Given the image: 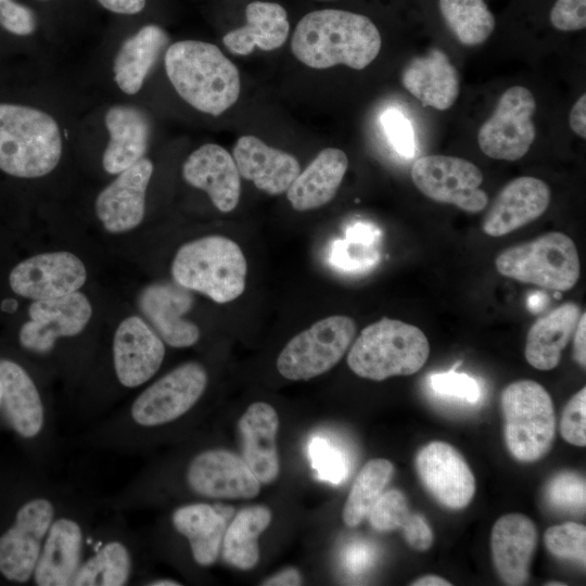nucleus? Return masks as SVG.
I'll return each instance as SVG.
<instances>
[{
  "mask_svg": "<svg viewBox=\"0 0 586 586\" xmlns=\"http://www.w3.org/2000/svg\"><path fill=\"white\" fill-rule=\"evenodd\" d=\"M301 573L294 568L284 569L277 574L268 577L262 583L267 586H297L303 582Z\"/></svg>",
  "mask_w": 586,
  "mask_h": 586,
  "instance_id": "obj_52",
  "label": "nucleus"
},
{
  "mask_svg": "<svg viewBox=\"0 0 586 586\" xmlns=\"http://www.w3.org/2000/svg\"><path fill=\"white\" fill-rule=\"evenodd\" d=\"M545 499L555 510L579 514L585 511V479L573 471H562L552 476L545 488Z\"/></svg>",
  "mask_w": 586,
  "mask_h": 586,
  "instance_id": "obj_39",
  "label": "nucleus"
},
{
  "mask_svg": "<svg viewBox=\"0 0 586 586\" xmlns=\"http://www.w3.org/2000/svg\"><path fill=\"white\" fill-rule=\"evenodd\" d=\"M537 540V528L524 514L507 513L495 522L491 535L493 562L505 584L520 586L527 582Z\"/></svg>",
  "mask_w": 586,
  "mask_h": 586,
  "instance_id": "obj_24",
  "label": "nucleus"
},
{
  "mask_svg": "<svg viewBox=\"0 0 586 586\" xmlns=\"http://www.w3.org/2000/svg\"><path fill=\"white\" fill-rule=\"evenodd\" d=\"M410 585L412 586H450L451 583L438 575L429 574V575H424L417 578Z\"/></svg>",
  "mask_w": 586,
  "mask_h": 586,
  "instance_id": "obj_54",
  "label": "nucleus"
},
{
  "mask_svg": "<svg viewBox=\"0 0 586 586\" xmlns=\"http://www.w3.org/2000/svg\"><path fill=\"white\" fill-rule=\"evenodd\" d=\"M380 49L381 35L369 17L334 9L307 13L291 39L295 58L318 69L337 64L362 69L377 58Z\"/></svg>",
  "mask_w": 586,
  "mask_h": 586,
  "instance_id": "obj_3",
  "label": "nucleus"
},
{
  "mask_svg": "<svg viewBox=\"0 0 586 586\" xmlns=\"http://www.w3.org/2000/svg\"><path fill=\"white\" fill-rule=\"evenodd\" d=\"M153 174V164L142 157L117 174L95 200V214L104 229L122 233L138 227L145 213V192Z\"/></svg>",
  "mask_w": 586,
  "mask_h": 586,
  "instance_id": "obj_22",
  "label": "nucleus"
},
{
  "mask_svg": "<svg viewBox=\"0 0 586 586\" xmlns=\"http://www.w3.org/2000/svg\"><path fill=\"white\" fill-rule=\"evenodd\" d=\"M239 174L268 194H281L289 189L301 171L291 154L271 148L254 136H242L233 148Z\"/></svg>",
  "mask_w": 586,
  "mask_h": 586,
  "instance_id": "obj_28",
  "label": "nucleus"
},
{
  "mask_svg": "<svg viewBox=\"0 0 586 586\" xmlns=\"http://www.w3.org/2000/svg\"><path fill=\"white\" fill-rule=\"evenodd\" d=\"M495 266L504 277L559 292L572 289L581 276L575 243L559 231L502 251Z\"/></svg>",
  "mask_w": 586,
  "mask_h": 586,
  "instance_id": "obj_12",
  "label": "nucleus"
},
{
  "mask_svg": "<svg viewBox=\"0 0 586 586\" xmlns=\"http://www.w3.org/2000/svg\"><path fill=\"white\" fill-rule=\"evenodd\" d=\"M383 130L394 148L404 157H412L416 151L415 135L410 122L395 110H386L381 116Z\"/></svg>",
  "mask_w": 586,
  "mask_h": 586,
  "instance_id": "obj_45",
  "label": "nucleus"
},
{
  "mask_svg": "<svg viewBox=\"0 0 586 586\" xmlns=\"http://www.w3.org/2000/svg\"><path fill=\"white\" fill-rule=\"evenodd\" d=\"M165 354V343L146 321L138 316L122 320L114 331L110 353L117 391L137 390L152 380Z\"/></svg>",
  "mask_w": 586,
  "mask_h": 586,
  "instance_id": "obj_18",
  "label": "nucleus"
},
{
  "mask_svg": "<svg viewBox=\"0 0 586 586\" xmlns=\"http://www.w3.org/2000/svg\"><path fill=\"white\" fill-rule=\"evenodd\" d=\"M232 512L231 508L192 502L175 508L168 522L169 527L186 539L193 563L206 568L218 559Z\"/></svg>",
  "mask_w": 586,
  "mask_h": 586,
  "instance_id": "obj_25",
  "label": "nucleus"
},
{
  "mask_svg": "<svg viewBox=\"0 0 586 586\" xmlns=\"http://www.w3.org/2000/svg\"><path fill=\"white\" fill-rule=\"evenodd\" d=\"M110 133L102 165L117 175L141 160L148 149L151 124L144 111L131 105L112 106L105 115Z\"/></svg>",
  "mask_w": 586,
  "mask_h": 586,
  "instance_id": "obj_30",
  "label": "nucleus"
},
{
  "mask_svg": "<svg viewBox=\"0 0 586 586\" xmlns=\"http://www.w3.org/2000/svg\"><path fill=\"white\" fill-rule=\"evenodd\" d=\"M138 585H145V586H179L182 585V583L168 578V577H157V578H142Z\"/></svg>",
  "mask_w": 586,
  "mask_h": 586,
  "instance_id": "obj_55",
  "label": "nucleus"
},
{
  "mask_svg": "<svg viewBox=\"0 0 586 586\" xmlns=\"http://www.w3.org/2000/svg\"><path fill=\"white\" fill-rule=\"evenodd\" d=\"M537 293H538V294H534V295H533L534 298H536L535 302H534V301H528V308H530L533 313H536L537 310H539V309H540V304H542V303H545V301L548 300V297H546V296L543 297V300H540L539 296H540L542 292H537Z\"/></svg>",
  "mask_w": 586,
  "mask_h": 586,
  "instance_id": "obj_56",
  "label": "nucleus"
},
{
  "mask_svg": "<svg viewBox=\"0 0 586 586\" xmlns=\"http://www.w3.org/2000/svg\"><path fill=\"white\" fill-rule=\"evenodd\" d=\"M179 482L189 494L209 499H250L260 491L245 461L224 448L194 451L180 469Z\"/></svg>",
  "mask_w": 586,
  "mask_h": 586,
  "instance_id": "obj_14",
  "label": "nucleus"
},
{
  "mask_svg": "<svg viewBox=\"0 0 586 586\" xmlns=\"http://www.w3.org/2000/svg\"><path fill=\"white\" fill-rule=\"evenodd\" d=\"M1 402H2V384L0 379V409H1Z\"/></svg>",
  "mask_w": 586,
  "mask_h": 586,
  "instance_id": "obj_58",
  "label": "nucleus"
},
{
  "mask_svg": "<svg viewBox=\"0 0 586 586\" xmlns=\"http://www.w3.org/2000/svg\"><path fill=\"white\" fill-rule=\"evenodd\" d=\"M193 304L190 290L175 283L157 282L146 285L138 297L140 311L162 341L175 348L198 343L199 327L183 318Z\"/></svg>",
  "mask_w": 586,
  "mask_h": 586,
  "instance_id": "obj_21",
  "label": "nucleus"
},
{
  "mask_svg": "<svg viewBox=\"0 0 586 586\" xmlns=\"http://www.w3.org/2000/svg\"><path fill=\"white\" fill-rule=\"evenodd\" d=\"M569 123L571 129L582 137L586 138V94L583 93L572 106Z\"/></svg>",
  "mask_w": 586,
  "mask_h": 586,
  "instance_id": "obj_50",
  "label": "nucleus"
},
{
  "mask_svg": "<svg viewBox=\"0 0 586 586\" xmlns=\"http://www.w3.org/2000/svg\"><path fill=\"white\" fill-rule=\"evenodd\" d=\"M500 403L510 455L521 462L542 459L556 434L555 407L547 390L533 380H519L504 388Z\"/></svg>",
  "mask_w": 586,
  "mask_h": 586,
  "instance_id": "obj_10",
  "label": "nucleus"
},
{
  "mask_svg": "<svg viewBox=\"0 0 586 586\" xmlns=\"http://www.w3.org/2000/svg\"><path fill=\"white\" fill-rule=\"evenodd\" d=\"M246 24L229 31L224 44L233 53L246 55L256 47L264 51L280 48L286 40L290 24L286 11L275 2L253 1L245 9Z\"/></svg>",
  "mask_w": 586,
  "mask_h": 586,
  "instance_id": "obj_33",
  "label": "nucleus"
},
{
  "mask_svg": "<svg viewBox=\"0 0 586 586\" xmlns=\"http://www.w3.org/2000/svg\"><path fill=\"white\" fill-rule=\"evenodd\" d=\"M411 513L405 494L392 488L383 492L371 508L368 518L374 530L391 532L403 528Z\"/></svg>",
  "mask_w": 586,
  "mask_h": 586,
  "instance_id": "obj_41",
  "label": "nucleus"
},
{
  "mask_svg": "<svg viewBox=\"0 0 586 586\" xmlns=\"http://www.w3.org/2000/svg\"><path fill=\"white\" fill-rule=\"evenodd\" d=\"M97 499L74 492L61 506L43 539L31 576L37 586H69L94 526Z\"/></svg>",
  "mask_w": 586,
  "mask_h": 586,
  "instance_id": "obj_9",
  "label": "nucleus"
},
{
  "mask_svg": "<svg viewBox=\"0 0 586 586\" xmlns=\"http://www.w3.org/2000/svg\"><path fill=\"white\" fill-rule=\"evenodd\" d=\"M356 334L347 316L318 320L292 337L277 359L279 373L289 380H309L333 368L345 355Z\"/></svg>",
  "mask_w": 586,
  "mask_h": 586,
  "instance_id": "obj_13",
  "label": "nucleus"
},
{
  "mask_svg": "<svg viewBox=\"0 0 586 586\" xmlns=\"http://www.w3.org/2000/svg\"><path fill=\"white\" fill-rule=\"evenodd\" d=\"M278 428L277 411L263 402L250 405L238 423L242 459L262 484H271L279 475Z\"/></svg>",
  "mask_w": 586,
  "mask_h": 586,
  "instance_id": "obj_27",
  "label": "nucleus"
},
{
  "mask_svg": "<svg viewBox=\"0 0 586 586\" xmlns=\"http://www.w3.org/2000/svg\"><path fill=\"white\" fill-rule=\"evenodd\" d=\"M2 402L5 423L25 443L35 462L50 464L58 436L52 404L30 372L20 362L0 358Z\"/></svg>",
  "mask_w": 586,
  "mask_h": 586,
  "instance_id": "obj_8",
  "label": "nucleus"
},
{
  "mask_svg": "<svg viewBox=\"0 0 586 586\" xmlns=\"http://www.w3.org/2000/svg\"><path fill=\"white\" fill-rule=\"evenodd\" d=\"M573 357L583 368L586 366V313H582L573 334Z\"/></svg>",
  "mask_w": 586,
  "mask_h": 586,
  "instance_id": "obj_49",
  "label": "nucleus"
},
{
  "mask_svg": "<svg viewBox=\"0 0 586 586\" xmlns=\"http://www.w3.org/2000/svg\"><path fill=\"white\" fill-rule=\"evenodd\" d=\"M536 110L533 93L513 86L499 98L492 116L480 127L477 143L494 160L517 161L530 150L536 129L532 122Z\"/></svg>",
  "mask_w": 586,
  "mask_h": 586,
  "instance_id": "obj_16",
  "label": "nucleus"
},
{
  "mask_svg": "<svg viewBox=\"0 0 586 586\" xmlns=\"http://www.w3.org/2000/svg\"><path fill=\"white\" fill-rule=\"evenodd\" d=\"M545 585H548V586H565L566 584L563 583V582H555V581H552V582L546 583Z\"/></svg>",
  "mask_w": 586,
  "mask_h": 586,
  "instance_id": "obj_57",
  "label": "nucleus"
},
{
  "mask_svg": "<svg viewBox=\"0 0 586 586\" xmlns=\"http://www.w3.org/2000/svg\"><path fill=\"white\" fill-rule=\"evenodd\" d=\"M169 41L157 25H145L120 46L113 65L114 79L127 94L137 93Z\"/></svg>",
  "mask_w": 586,
  "mask_h": 586,
  "instance_id": "obj_34",
  "label": "nucleus"
},
{
  "mask_svg": "<svg viewBox=\"0 0 586 586\" xmlns=\"http://www.w3.org/2000/svg\"><path fill=\"white\" fill-rule=\"evenodd\" d=\"M184 180L205 191L222 213L235 208L240 200V174L230 153L215 143H206L192 152L182 166Z\"/></svg>",
  "mask_w": 586,
  "mask_h": 586,
  "instance_id": "obj_26",
  "label": "nucleus"
},
{
  "mask_svg": "<svg viewBox=\"0 0 586 586\" xmlns=\"http://www.w3.org/2000/svg\"><path fill=\"white\" fill-rule=\"evenodd\" d=\"M73 492L71 486L38 471L25 477L0 526V577L3 581L14 584L31 581L50 524Z\"/></svg>",
  "mask_w": 586,
  "mask_h": 586,
  "instance_id": "obj_2",
  "label": "nucleus"
},
{
  "mask_svg": "<svg viewBox=\"0 0 586 586\" xmlns=\"http://www.w3.org/2000/svg\"><path fill=\"white\" fill-rule=\"evenodd\" d=\"M142 572V547L137 532L115 512L94 524L84 560L69 586L138 585Z\"/></svg>",
  "mask_w": 586,
  "mask_h": 586,
  "instance_id": "obj_11",
  "label": "nucleus"
},
{
  "mask_svg": "<svg viewBox=\"0 0 586 586\" xmlns=\"http://www.w3.org/2000/svg\"><path fill=\"white\" fill-rule=\"evenodd\" d=\"M560 432L568 443L579 447L586 445V387L581 388L565 405Z\"/></svg>",
  "mask_w": 586,
  "mask_h": 586,
  "instance_id": "obj_44",
  "label": "nucleus"
},
{
  "mask_svg": "<svg viewBox=\"0 0 586 586\" xmlns=\"http://www.w3.org/2000/svg\"><path fill=\"white\" fill-rule=\"evenodd\" d=\"M370 559V551L365 546L351 547L345 557L347 568L355 572L366 568Z\"/></svg>",
  "mask_w": 586,
  "mask_h": 586,
  "instance_id": "obj_53",
  "label": "nucleus"
},
{
  "mask_svg": "<svg viewBox=\"0 0 586 586\" xmlns=\"http://www.w3.org/2000/svg\"><path fill=\"white\" fill-rule=\"evenodd\" d=\"M165 68L178 94L203 113L220 115L239 98L238 68L215 44L177 41L166 51Z\"/></svg>",
  "mask_w": 586,
  "mask_h": 586,
  "instance_id": "obj_4",
  "label": "nucleus"
},
{
  "mask_svg": "<svg viewBox=\"0 0 586 586\" xmlns=\"http://www.w3.org/2000/svg\"><path fill=\"white\" fill-rule=\"evenodd\" d=\"M550 23L562 31L584 29L586 26V0H557L550 11Z\"/></svg>",
  "mask_w": 586,
  "mask_h": 586,
  "instance_id": "obj_47",
  "label": "nucleus"
},
{
  "mask_svg": "<svg viewBox=\"0 0 586 586\" xmlns=\"http://www.w3.org/2000/svg\"><path fill=\"white\" fill-rule=\"evenodd\" d=\"M106 10L118 14H137L145 7V0H98Z\"/></svg>",
  "mask_w": 586,
  "mask_h": 586,
  "instance_id": "obj_51",
  "label": "nucleus"
},
{
  "mask_svg": "<svg viewBox=\"0 0 586 586\" xmlns=\"http://www.w3.org/2000/svg\"><path fill=\"white\" fill-rule=\"evenodd\" d=\"M438 7L446 25L464 46L483 43L495 29V17L484 0H438Z\"/></svg>",
  "mask_w": 586,
  "mask_h": 586,
  "instance_id": "obj_37",
  "label": "nucleus"
},
{
  "mask_svg": "<svg viewBox=\"0 0 586 586\" xmlns=\"http://www.w3.org/2000/svg\"><path fill=\"white\" fill-rule=\"evenodd\" d=\"M29 320L18 331L22 348L39 357H51L65 339L78 336L92 316L88 297L73 292L50 300L34 301L28 308Z\"/></svg>",
  "mask_w": 586,
  "mask_h": 586,
  "instance_id": "obj_15",
  "label": "nucleus"
},
{
  "mask_svg": "<svg viewBox=\"0 0 586 586\" xmlns=\"http://www.w3.org/2000/svg\"><path fill=\"white\" fill-rule=\"evenodd\" d=\"M416 470L425 489L442 506L460 510L475 494V477L463 456L450 444L433 441L417 454Z\"/></svg>",
  "mask_w": 586,
  "mask_h": 586,
  "instance_id": "obj_20",
  "label": "nucleus"
},
{
  "mask_svg": "<svg viewBox=\"0 0 586 586\" xmlns=\"http://www.w3.org/2000/svg\"><path fill=\"white\" fill-rule=\"evenodd\" d=\"M0 25L17 36L31 35L37 27V18L31 9L14 0H0Z\"/></svg>",
  "mask_w": 586,
  "mask_h": 586,
  "instance_id": "obj_46",
  "label": "nucleus"
},
{
  "mask_svg": "<svg viewBox=\"0 0 586 586\" xmlns=\"http://www.w3.org/2000/svg\"><path fill=\"white\" fill-rule=\"evenodd\" d=\"M247 264L241 247L224 235H207L184 243L171 263L174 281L224 304L239 297Z\"/></svg>",
  "mask_w": 586,
  "mask_h": 586,
  "instance_id": "obj_6",
  "label": "nucleus"
},
{
  "mask_svg": "<svg viewBox=\"0 0 586 586\" xmlns=\"http://www.w3.org/2000/svg\"><path fill=\"white\" fill-rule=\"evenodd\" d=\"M207 385L208 373L201 362H183L84 432L78 444L124 455L143 453L157 443L167 429L190 416Z\"/></svg>",
  "mask_w": 586,
  "mask_h": 586,
  "instance_id": "obj_1",
  "label": "nucleus"
},
{
  "mask_svg": "<svg viewBox=\"0 0 586 586\" xmlns=\"http://www.w3.org/2000/svg\"><path fill=\"white\" fill-rule=\"evenodd\" d=\"M581 315L577 304L566 302L537 319L526 336L524 355L527 362L542 371L556 368L562 351L573 337Z\"/></svg>",
  "mask_w": 586,
  "mask_h": 586,
  "instance_id": "obj_32",
  "label": "nucleus"
},
{
  "mask_svg": "<svg viewBox=\"0 0 586 586\" xmlns=\"http://www.w3.org/2000/svg\"><path fill=\"white\" fill-rule=\"evenodd\" d=\"M483 178L477 166L456 156H422L411 168L415 186L426 198L469 213H479L487 206L488 196L480 189Z\"/></svg>",
  "mask_w": 586,
  "mask_h": 586,
  "instance_id": "obj_17",
  "label": "nucleus"
},
{
  "mask_svg": "<svg viewBox=\"0 0 586 586\" xmlns=\"http://www.w3.org/2000/svg\"><path fill=\"white\" fill-rule=\"evenodd\" d=\"M62 155L58 123L43 111L0 103V169L18 178L51 173Z\"/></svg>",
  "mask_w": 586,
  "mask_h": 586,
  "instance_id": "obj_5",
  "label": "nucleus"
},
{
  "mask_svg": "<svg viewBox=\"0 0 586 586\" xmlns=\"http://www.w3.org/2000/svg\"><path fill=\"white\" fill-rule=\"evenodd\" d=\"M404 87L423 106L448 110L460 91L459 74L448 56L438 49L413 58L402 74Z\"/></svg>",
  "mask_w": 586,
  "mask_h": 586,
  "instance_id": "obj_29",
  "label": "nucleus"
},
{
  "mask_svg": "<svg viewBox=\"0 0 586 586\" xmlns=\"http://www.w3.org/2000/svg\"><path fill=\"white\" fill-rule=\"evenodd\" d=\"M550 190L535 177H519L508 182L487 211L482 228L489 237L506 235L537 219L548 208Z\"/></svg>",
  "mask_w": 586,
  "mask_h": 586,
  "instance_id": "obj_23",
  "label": "nucleus"
},
{
  "mask_svg": "<svg viewBox=\"0 0 586 586\" xmlns=\"http://www.w3.org/2000/svg\"><path fill=\"white\" fill-rule=\"evenodd\" d=\"M402 531L407 544L416 550H428L433 544L432 528L420 513H411Z\"/></svg>",
  "mask_w": 586,
  "mask_h": 586,
  "instance_id": "obj_48",
  "label": "nucleus"
},
{
  "mask_svg": "<svg viewBox=\"0 0 586 586\" xmlns=\"http://www.w3.org/2000/svg\"><path fill=\"white\" fill-rule=\"evenodd\" d=\"M432 391L445 398L475 404L482 395L477 380L464 372H457L455 367L445 372H435L429 377Z\"/></svg>",
  "mask_w": 586,
  "mask_h": 586,
  "instance_id": "obj_42",
  "label": "nucleus"
},
{
  "mask_svg": "<svg viewBox=\"0 0 586 586\" xmlns=\"http://www.w3.org/2000/svg\"><path fill=\"white\" fill-rule=\"evenodd\" d=\"M381 231L368 222H356L347 227L344 239L335 240L329 253V262L347 272L371 269L380 259L375 247Z\"/></svg>",
  "mask_w": 586,
  "mask_h": 586,
  "instance_id": "obj_38",
  "label": "nucleus"
},
{
  "mask_svg": "<svg viewBox=\"0 0 586 586\" xmlns=\"http://www.w3.org/2000/svg\"><path fill=\"white\" fill-rule=\"evenodd\" d=\"M394 473L393 463L383 458L369 460L356 476L343 508V521L355 527L368 517Z\"/></svg>",
  "mask_w": 586,
  "mask_h": 586,
  "instance_id": "obj_36",
  "label": "nucleus"
},
{
  "mask_svg": "<svg viewBox=\"0 0 586 586\" xmlns=\"http://www.w3.org/2000/svg\"><path fill=\"white\" fill-rule=\"evenodd\" d=\"M546 548L555 557L585 564L586 527L576 522L550 526L544 534Z\"/></svg>",
  "mask_w": 586,
  "mask_h": 586,
  "instance_id": "obj_40",
  "label": "nucleus"
},
{
  "mask_svg": "<svg viewBox=\"0 0 586 586\" xmlns=\"http://www.w3.org/2000/svg\"><path fill=\"white\" fill-rule=\"evenodd\" d=\"M87 270L78 256L66 251L47 252L18 263L10 272L14 293L33 301L50 300L78 291Z\"/></svg>",
  "mask_w": 586,
  "mask_h": 586,
  "instance_id": "obj_19",
  "label": "nucleus"
},
{
  "mask_svg": "<svg viewBox=\"0 0 586 586\" xmlns=\"http://www.w3.org/2000/svg\"><path fill=\"white\" fill-rule=\"evenodd\" d=\"M430 344L418 327L382 318L367 326L347 355V365L360 378L383 381L411 375L426 362Z\"/></svg>",
  "mask_w": 586,
  "mask_h": 586,
  "instance_id": "obj_7",
  "label": "nucleus"
},
{
  "mask_svg": "<svg viewBox=\"0 0 586 586\" xmlns=\"http://www.w3.org/2000/svg\"><path fill=\"white\" fill-rule=\"evenodd\" d=\"M311 466L318 476L333 484L341 483L348 473L345 454L322 437H314L309 444Z\"/></svg>",
  "mask_w": 586,
  "mask_h": 586,
  "instance_id": "obj_43",
  "label": "nucleus"
},
{
  "mask_svg": "<svg viewBox=\"0 0 586 586\" xmlns=\"http://www.w3.org/2000/svg\"><path fill=\"white\" fill-rule=\"evenodd\" d=\"M347 166L344 151L335 148L320 151L286 190L292 207L305 212L328 204L335 196Z\"/></svg>",
  "mask_w": 586,
  "mask_h": 586,
  "instance_id": "obj_31",
  "label": "nucleus"
},
{
  "mask_svg": "<svg viewBox=\"0 0 586 586\" xmlns=\"http://www.w3.org/2000/svg\"><path fill=\"white\" fill-rule=\"evenodd\" d=\"M271 518L270 509L263 505L240 510L224 535V560L239 570L253 569L259 560L258 537L269 526Z\"/></svg>",
  "mask_w": 586,
  "mask_h": 586,
  "instance_id": "obj_35",
  "label": "nucleus"
}]
</instances>
